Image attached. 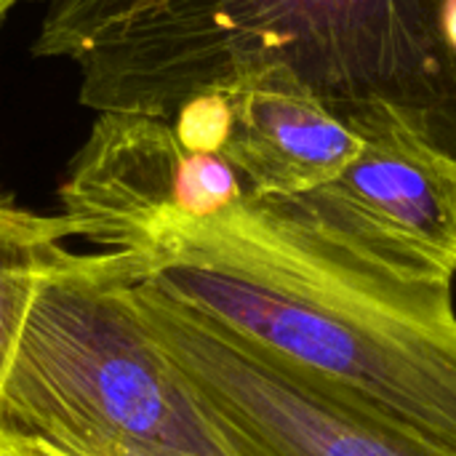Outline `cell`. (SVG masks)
Returning a JSON list of instances; mask_svg holds the SVG:
<instances>
[{"mask_svg": "<svg viewBox=\"0 0 456 456\" xmlns=\"http://www.w3.org/2000/svg\"><path fill=\"white\" fill-rule=\"evenodd\" d=\"M441 8L444 0H53L35 53L72 59L91 110L160 118L278 67L355 128L395 118L456 160V53Z\"/></svg>", "mask_w": 456, "mask_h": 456, "instance_id": "obj_1", "label": "cell"}, {"mask_svg": "<svg viewBox=\"0 0 456 456\" xmlns=\"http://www.w3.org/2000/svg\"><path fill=\"white\" fill-rule=\"evenodd\" d=\"M134 259L136 281L214 329L456 449L452 283L393 275L248 190Z\"/></svg>", "mask_w": 456, "mask_h": 456, "instance_id": "obj_2", "label": "cell"}, {"mask_svg": "<svg viewBox=\"0 0 456 456\" xmlns=\"http://www.w3.org/2000/svg\"><path fill=\"white\" fill-rule=\"evenodd\" d=\"M134 254L67 251L0 371V438L64 456H232L128 297Z\"/></svg>", "mask_w": 456, "mask_h": 456, "instance_id": "obj_3", "label": "cell"}, {"mask_svg": "<svg viewBox=\"0 0 456 456\" xmlns=\"http://www.w3.org/2000/svg\"><path fill=\"white\" fill-rule=\"evenodd\" d=\"M128 297L232 456H456L454 446L251 350L136 278Z\"/></svg>", "mask_w": 456, "mask_h": 456, "instance_id": "obj_4", "label": "cell"}, {"mask_svg": "<svg viewBox=\"0 0 456 456\" xmlns=\"http://www.w3.org/2000/svg\"><path fill=\"white\" fill-rule=\"evenodd\" d=\"M243 195L238 171L190 147L171 118L99 112L61 187V216L104 251L144 254L171 227L211 219Z\"/></svg>", "mask_w": 456, "mask_h": 456, "instance_id": "obj_5", "label": "cell"}, {"mask_svg": "<svg viewBox=\"0 0 456 456\" xmlns=\"http://www.w3.org/2000/svg\"><path fill=\"white\" fill-rule=\"evenodd\" d=\"M361 152L329 184L289 198L321 232L393 275L456 278V160L395 118L358 123Z\"/></svg>", "mask_w": 456, "mask_h": 456, "instance_id": "obj_6", "label": "cell"}, {"mask_svg": "<svg viewBox=\"0 0 456 456\" xmlns=\"http://www.w3.org/2000/svg\"><path fill=\"white\" fill-rule=\"evenodd\" d=\"M171 120L190 147L222 155L259 198L318 190L363 147L361 128L278 67L203 94Z\"/></svg>", "mask_w": 456, "mask_h": 456, "instance_id": "obj_7", "label": "cell"}, {"mask_svg": "<svg viewBox=\"0 0 456 456\" xmlns=\"http://www.w3.org/2000/svg\"><path fill=\"white\" fill-rule=\"evenodd\" d=\"M72 224L19 208L0 192V371L13 347L35 283L64 259Z\"/></svg>", "mask_w": 456, "mask_h": 456, "instance_id": "obj_8", "label": "cell"}, {"mask_svg": "<svg viewBox=\"0 0 456 456\" xmlns=\"http://www.w3.org/2000/svg\"><path fill=\"white\" fill-rule=\"evenodd\" d=\"M441 24H444V37H446L449 48L456 53V0H444Z\"/></svg>", "mask_w": 456, "mask_h": 456, "instance_id": "obj_9", "label": "cell"}, {"mask_svg": "<svg viewBox=\"0 0 456 456\" xmlns=\"http://www.w3.org/2000/svg\"><path fill=\"white\" fill-rule=\"evenodd\" d=\"M0 446H3V449H8L13 456H64V454H56V452H48V449H40V446H32V444L3 441V438H0Z\"/></svg>", "mask_w": 456, "mask_h": 456, "instance_id": "obj_10", "label": "cell"}, {"mask_svg": "<svg viewBox=\"0 0 456 456\" xmlns=\"http://www.w3.org/2000/svg\"><path fill=\"white\" fill-rule=\"evenodd\" d=\"M21 3H29V0H0V21H3L16 5H21Z\"/></svg>", "mask_w": 456, "mask_h": 456, "instance_id": "obj_11", "label": "cell"}]
</instances>
